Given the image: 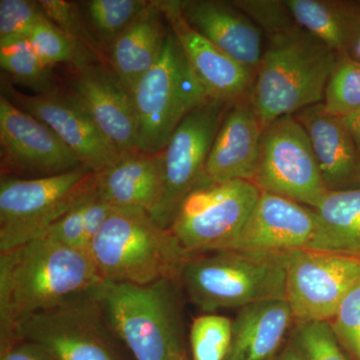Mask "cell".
<instances>
[{
  "mask_svg": "<svg viewBox=\"0 0 360 360\" xmlns=\"http://www.w3.org/2000/svg\"><path fill=\"white\" fill-rule=\"evenodd\" d=\"M232 2L266 33L267 37L285 32L296 25L284 0H236Z\"/></svg>",
  "mask_w": 360,
  "mask_h": 360,
  "instance_id": "e575fe53",
  "label": "cell"
},
{
  "mask_svg": "<svg viewBox=\"0 0 360 360\" xmlns=\"http://www.w3.org/2000/svg\"><path fill=\"white\" fill-rule=\"evenodd\" d=\"M179 2L189 25L234 60L257 72L265 51L264 32L233 2Z\"/></svg>",
  "mask_w": 360,
  "mask_h": 360,
  "instance_id": "ac0fdd59",
  "label": "cell"
},
{
  "mask_svg": "<svg viewBox=\"0 0 360 360\" xmlns=\"http://www.w3.org/2000/svg\"><path fill=\"white\" fill-rule=\"evenodd\" d=\"M96 191L108 205L120 210H143L153 214L162 198L161 153L127 155L96 174Z\"/></svg>",
  "mask_w": 360,
  "mask_h": 360,
  "instance_id": "44dd1931",
  "label": "cell"
},
{
  "mask_svg": "<svg viewBox=\"0 0 360 360\" xmlns=\"http://www.w3.org/2000/svg\"><path fill=\"white\" fill-rule=\"evenodd\" d=\"M295 25L333 49L348 54L360 27V6L335 0H284Z\"/></svg>",
  "mask_w": 360,
  "mask_h": 360,
  "instance_id": "cb8c5ba5",
  "label": "cell"
},
{
  "mask_svg": "<svg viewBox=\"0 0 360 360\" xmlns=\"http://www.w3.org/2000/svg\"><path fill=\"white\" fill-rule=\"evenodd\" d=\"M293 324L286 300L246 305L232 319L231 349L225 360H274Z\"/></svg>",
  "mask_w": 360,
  "mask_h": 360,
  "instance_id": "7402d4cb",
  "label": "cell"
},
{
  "mask_svg": "<svg viewBox=\"0 0 360 360\" xmlns=\"http://www.w3.org/2000/svg\"><path fill=\"white\" fill-rule=\"evenodd\" d=\"M293 115L309 136L326 189L360 186V156L342 120L328 113L322 103Z\"/></svg>",
  "mask_w": 360,
  "mask_h": 360,
  "instance_id": "ffe728a7",
  "label": "cell"
},
{
  "mask_svg": "<svg viewBox=\"0 0 360 360\" xmlns=\"http://www.w3.org/2000/svg\"><path fill=\"white\" fill-rule=\"evenodd\" d=\"M46 16L39 1L0 0V39L27 37Z\"/></svg>",
  "mask_w": 360,
  "mask_h": 360,
  "instance_id": "836d02e7",
  "label": "cell"
},
{
  "mask_svg": "<svg viewBox=\"0 0 360 360\" xmlns=\"http://www.w3.org/2000/svg\"><path fill=\"white\" fill-rule=\"evenodd\" d=\"M316 232L314 208L260 191L248 221L224 250L257 252L310 250Z\"/></svg>",
  "mask_w": 360,
  "mask_h": 360,
  "instance_id": "e0dca14e",
  "label": "cell"
},
{
  "mask_svg": "<svg viewBox=\"0 0 360 360\" xmlns=\"http://www.w3.org/2000/svg\"><path fill=\"white\" fill-rule=\"evenodd\" d=\"M103 281L146 285L179 279L193 253L143 210L115 208L90 246Z\"/></svg>",
  "mask_w": 360,
  "mask_h": 360,
  "instance_id": "277c9868",
  "label": "cell"
},
{
  "mask_svg": "<svg viewBox=\"0 0 360 360\" xmlns=\"http://www.w3.org/2000/svg\"><path fill=\"white\" fill-rule=\"evenodd\" d=\"M231 104L208 101L194 108L161 151L162 198L151 217L165 229H170L186 196L207 180L206 162Z\"/></svg>",
  "mask_w": 360,
  "mask_h": 360,
  "instance_id": "30bf717a",
  "label": "cell"
},
{
  "mask_svg": "<svg viewBox=\"0 0 360 360\" xmlns=\"http://www.w3.org/2000/svg\"><path fill=\"white\" fill-rule=\"evenodd\" d=\"M0 143L7 165L40 177L82 167L51 127L0 96Z\"/></svg>",
  "mask_w": 360,
  "mask_h": 360,
  "instance_id": "2e32d148",
  "label": "cell"
},
{
  "mask_svg": "<svg viewBox=\"0 0 360 360\" xmlns=\"http://www.w3.org/2000/svg\"><path fill=\"white\" fill-rule=\"evenodd\" d=\"M103 281L89 250L49 236L0 253V352L16 342L18 322Z\"/></svg>",
  "mask_w": 360,
  "mask_h": 360,
  "instance_id": "6da1fadb",
  "label": "cell"
},
{
  "mask_svg": "<svg viewBox=\"0 0 360 360\" xmlns=\"http://www.w3.org/2000/svg\"><path fill=\"white\" fill-rule=\"evenodd\" d=\"M91 290L111 331L135 360L187 357L186 295L179 279L146 285L103 281Z\"/></svg>",
  "mask_w": 360,
  "mask_h": 360,
  "instance_id": "7a4b0ae2",
  "label": "cell"
},
{
  "mask_svg": "<svg viewBox=\"0 0 360 360\" xmlns=\"http://www.w3.org/2000/svg\"><path fill=\"white\" fill-rule=\"evenodd\" d=\"M330 323L340 340L360 329V281L345 296Z\"/></svg>",
  "mask_w": 360,
  "mask_h": 360,
  "instance_id": "d590c367",
  "label": "cell"
},
{
  "mask_svg": "<svg viewBox=\"0 0 360 360\" xmlns=\"http://www.w3.org/2000/svg\"><path fill=\"white\" fill-rule=\"evenodd\" d=\"M26 39L49 68L65 63L77 71L91 65L77 46L47 18L35 26Z\"/></svg>",
  "mask_w": 360,
  "mask_h": 360,
  "instance_id": "d6a6232c",
  "label": "cell"
},
{
  "mask_svg": "<svg viewBox=\"0 0 360 360\" xmlns=\"http://www.w3.org/2000/svg\"><path fill=\"white\" fill-rule=\"evenodd\" d=\"M314 210L317 232L310 250L360 258V186L328 191Z\"/></svg>",
  "mask_w": 360,
  "mask_h": 360,
  "instance_id": "d4e9b609",
  "label": "cell"
},
{
  "mask_svg": "<svg viewBox=\"0 0 360 360\" xmlns=\"http://www.w3.org/2000/svg\"><path fill=\"white\" fill-rule=\"evenodd\" d=\"M170 32L212 101L233 103L250 96L255 73L240 65L189 25L179 0H158Z\"/></svg>",
  "mask_w": 360,
  "mask_h": 360,
  "instance_id": "5bb4252c",
  "label": "cell"
},
{
  "mask_svg": "<svg viewBox=\"0 0 360 360\" xmlns=\"http://www.w3.org/2000/svg\"><path fill=\"white\" fill-rule=\"evenodd\" d=\"M248 101L262 127L322 103L338 54L295 25L269 35Z\"/></svg>",
  "mask_w": 360,
  "mask_h": 360,
  "instance_id": "3957f363",
  "label": "cell"
},
{
  "mask_svg": "<svg viewBox=\"0 0 360 360\" xmlns=\"http://www.w3.org/2000/svg\"><path fill=\"white\" fill-rule=\"evenodd\" d=\"M94 187L96 174L84 167L32 179L2 177L0 253L44 236Z\"/></svg>",
  "mask_w": 360,
  "mask_h": 360,
  "instance_id": "52a82bcc",
  "label": "cell"
},
{
  "mask_svg": "<svg viewBox=\"0 0 360 360\" xmlns=\"http://www.w3.org/2000/svg\"><path fill=\"white\" fill-rule=\"evenodd\" d=\"M8 98L20 110L51 127L63 143L77 155L82 167L98 174L112 167L123 156L96 127L84 108L71 94L54 91L26 96L8 89Z\"/></svg>",
  "mask_w": 360,
  "mask_h": 360,
  "instance_id": "4fadbf2b",
  "label": "cell"
},
{
  "mask_svg": "<svg viewBox=\"0 0 360 360\" xmlns=\"http://www.w3.org/2000/svg\"><path fill=\"white\" fill-rule=\"evenodd\" d=\"M70 94L123 158L141 153L134 96L111 68L96 63L77 70Z\"/></svg>",
  "mask_w": 360,
  "mask_h": 360,
  "instance_id": "9a60e30c",
  "label": "cell"
},
{
  "mask_svg": "<svg viewBox=\"0 0 360 360\" xmlns=\"http://www.w3.org/2000/svg\"><path fill=\"white\" fill-rule=\"evenodd\" d=\"M274 360H304L302 355H300V352L296 350V348L293 347L292 343L288 340V342L286 343V345H284L283 348H281L279 354H277V356Z\"/></svg>",
  "mask_w": 360,
  "mask_h": 360,
  "instance_id": "ab89813d",
  "label": "cell"
},
{
  "mask_svg": "<svg viewBox=\"0 0 360 360\" xmlns=\"http://www.w3.org/2000/svg\"><path fill=\"white\" fill-rule=\"evenodd\" d=\"M113 210L115 207L99 196L96 184L94 191L52 225L44 236L68 248L89 250Z\"/></svg>",
  "mask_w": 360,
  "mask_h": 360,
  "instance_id": "484cf974",
  "label": "cell"
},
{
  "mask_svg": "<svg viewBox=\"0 0 360 360\" xmlns=\"http://www.w3.org/2000/svg\"><path fill=\"white\" fill-rule=\"evenodd\" d=\"M341 120H342L349 134H352L360 156V108L352 115L341 118Z\"/></svg>",
  "mask_w": 360,
  "mask_h": 360,
  "instance_id": "74e56055",
  "label": "cell"
},
{
  "mask_svg": "<svg viewBox=\"0 0 360 360\" xmlns=\"http://www.w3.org/2000/svg\"><path fill=\"white\" fill-rule=\"evenodd\" d=\"M0 360H54L46 350L30 341L18 340L0 352Z\"/></svg>",
  "mask_w": 360,
  "mask_h": 360,
  "instance_id": "8d00e7d4",
  "label": "cell"
},
{
  "mask_svg": "<svg viewBox=\"0 0 360 360\" xmlns=\"http://www.w3.org/2000/svg\"><path fill=\"white\" fill-rule=\"evenodd\" d=\"M264 130L248 96L231 103L206 162L207 179L214 182H252L257 174Z\"/></svg>",
  "mask_w": 360,
  "mask_h": 360,
  "instance_id": "d6986e66",
  "label": "cell"
},
{
  "mask_svg": "<svg viewBox=\"0 0 360 360\" xmlns=\"http://www.w3.org/2000/svg\"><path fill=\"white\" fill-rule=\"evenodd\" d=\"M232 319L205 314L196 317L189 331L193 360H225L231 349Z\"/></svg>",
  "mask_w": 360,
  "mask_h": 360,
  "instance_id": "4dcf8cb0",
  "label": "cell"
},
{
  "mask_svg": "<svg viewBox=\"0 0 360 360\" xmlns=\"http://www.w3.org/2000/svg\"><path fill=\"white\" fill-rule=\"evenodd\" d=\"M248 180L201 184L182 201L170 229L189 253L222 250L238 236L259 198Z\"/></svg>",
  "mask_w": 360,
  "mask_h": 360,
  "instance_id": "9c48e42d",
  "label": "cell"
},
{
  "mask_svg": "<svg viewBox=\"0 0 360 360\" xmlns=\"http://www.w3.org/2000/svg\"><path fill=\"white\" fill-rule=\"evenodd\" d=\"M42 11L60 32L77 46L91 65H108V56L89 28L84 13L75 2L39 0Z\"/></svg>",
  "mask_w": 360,
  "mask_h": 360,
  "instance_id": "f1b7e54d",
  "label": "cell"
},
{
  "mask_svg": "<svg viewBox=\"0 0 360 360\" xmlns=\"http://www.w3.org/2000/svg\"><path fill=\"white\" fill-rule=\"evenodd\" d=\"M252 182L260 191L311 208L328 193L309 136L295 115L277 118L264 129Z\"/></svg>",
  "mask_w": 360,
  "mask_h": 360,
  "instance_id": "8fae6325",
  "label": "cell"
},
{
  "mask_svg": "<svg viewBox=\"0 0 360 360\" xmlns=\"http://www.w3.org/2000/svg\"><path fill=\"white\" fill-rule=\"evenodd\" d=\"M324 108L336 117L345 118L360 108V63L349 54H340L331 70L326 90Z\"/></svg>",
  "mask_w": 360,
  "mask_h": 360,
  "instance_id": "f546056e",
  "label": "cell"
},
{
  "mask_svg": "<svg viewBox=\"0 0 360 360\" xmlns=\"http://www.w3.org/2000/svg\"><path fill=\"white\" fill-rule=\"evenodd\" d=\"M91 290L25 317L16 326V340L39 345L54 360H124Z\"/></svg>",
  "mask_w": 360,
  "mask_h": 360,
  "instance_id": "ba28073f",
  "label": "cell"
},
{
  "mask_svg": "<svg viewBox=\"0 0 360 360\" xmlns=\"http://www.w3.org/2000/svg\"><path fill=\"white\" fill-rule=\"evenodd\" d=\"M165 16L158 1L115 40L108 51V65L123 85L134 91L135 85L158 63L168 37Z\"/></svg>",
  "mask_w": 360,
  "mask_h": 360,
  "instance_id": "603a6c76",
  "label": "cell"
},
{
  "mask_svg": "<svg viewBox=\"0 0 360 360\" xmlns=\"http://www.w3.org/2000/svg\"><path fill=\"white\" fill-rule=\"evenodd\" d=\"M182 360H188V359H187V357H186V359H182Z\"/></svg>",
  "mask_w": 360,
  "mask_h": 360,
  "instance_id": "60d3db41",
  "label": "cell"
},
{
  "mask_svg": "<svg viewBox=\"0 0 360 360\" xmlns=\"http://www.w3.org/2000/svg\"><path fill=\"white\" fill-rule=\"evenodd\" d=\"M286 300L295 322L328 321L360 281V258L311 250L283 251Z\"/></svg>",
  "mask_w": 360,
  "mask_h": 360,
  "instance_id": "7c38bea8",
  "label": "cell"
},
{
  "mask_svg": "<svg viewBox=\"0 0 360 360\" xmlns=\"http://www.w3.org/2000/svg\"><path fill=\"white\" fill-rule=\"evenodd\" d=\"M180 283L186 297L205 314L286 300L283 252L215 250L187 260Z\"/></svg>",
  "mask_w": 360,
  "mask_h": 360,
  "instance_id": "5b68a950",
  "label": "cell"
},
{
  "mask_svg": "<svg viewBox=\"0 0 360 360\" xmlns=\"http://www.w3.org/2000/svg\"><path fill=\"white\" fill-rule=\"evenodd\" d=\"M0 65L15 84L25 85L37 94L56 91L51 68L25 37L0 39Z\"/></svg>",
  "mask_w": 360,
  "mask_h": 360,
  "instance_id": "83f0119b",
  "label": "cell"
},
{
  "mask_svg": "<svg viewBox=\"0 0 360 360\" xmlns=\"http://www.w3.org/2000/svg\"><path fill=\"white\" fill-rule=\"evenodd\" d=\"M290 341L304 360H348L330 321L295 322Z\"/></svg>",
  "mask_w": 360,
  "mask_h": 360,
  "instance_id": "1f68e13d",
  "label": "cell"
},
{
  "mask_svg": "<svg viewBox=\"0 0 360 360\" xmlns=\"http://www.w3.org/2000/svg\"><path fill=\"white\" fill-rule=\"evenodd\" d=\"M148 0H90L84 2L85 20L108 56L111 44L148 8Z\"/></svg>",
  "mask_w": 360,
  "mask_h": 360,
  "instance_id": "4316f807",
  "label": "cell"
},
{
  "mask_svg": "<svg viewBox=\"0 0 360 360\" xmlns=\"http://www.w3.org/2000/svg\"><path fill=\"white\" fill-rule=\"evenodd\" d=\"M132 96L139 118V151L158 155L194 108L212 101L206 96L172 32L160 59L135 85Z\"/></svg>",
  "mask_w": 360,
  "mask_h": 360,
  "instance_id": "8992f818",
  "label": "cell"
},
{
  "mask_svg": "<svg viewBox=\"0 0 360 360\" xmlns=\"http://www.w3.org/2000/svg\"><path fill=\"white\" fill-rule=\"evenodd\" d=\"M341 345L360 360V329L340 340Z\"/></svg>",
  "mask_w": 360,
  "mask_h": 360,
  "instance_id": "f35d334b",
  "label": "cell"
}]
</instances>
